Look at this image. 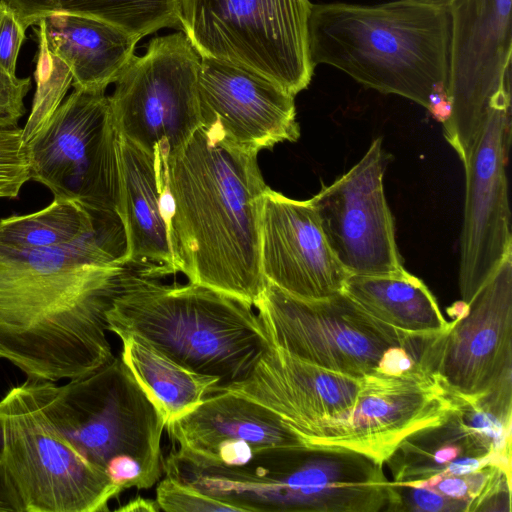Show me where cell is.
Returning <instances> with one entry per match:
<instances>
[{
	"mask_svg": "<svg viewBox=\"0 0 512 512\" xmlns=\"http://www.w3.org/2000/svg\"><path fill=\"white\" fill-rule=\"evenodd\" d=\"M120 219L71 245L25 249L0 243V358L27 377L57 382L115 357L107 312L140 269L123 263Z\"/></svg>",
	"mask_w": 512,
	"mask_h": 512,
	"instance_id": "1",
	"label": "cell"
},
{
	"mask_svg": "<svg viewBox=\"0 0 512 512\" xmlns=\"http://www.w3.org/2000/svg\"><path fill=\"white\" fill-rule=\"evenodd\" d=\"M257 155L200 126L165 158L168 231L177 273L252 306L266 284L260 219L268 186Z\"/></svg>",
	"mask_w": 512,
	"mask_h": 512,
	"instance_id": "2",
	"label": "cell"
},
{
	"mask_svg": "<svg viewBox=\"0 0 512 512\" xmlns=\"http://www.w3.org/2000/svg\"><path fill=\"white\" fill-rule=\"evenodd\" d=\"M308 34L314 67L333 66L427 110L447 94L450 7L411 0L313 4Z\"/></svg>",
	"mask_w": 512,
	"mask_h": 512,
	"instance_id": "3",
	"label": "cell"
},
{
	"mask_svg": "<svg viewBox=\"0 0 512 512\" xmlns=\"http://www.w3.org/2000/svg\"><path fill=\"white\" fill-rule=\"evenodd\" d=\"M106 318L108 331L119 338L136 336L181 366L217 378L212 392L245 378L272 346L248 302L200 284H164L144 273L129 279Z\"/></svg>",
	"mask_w": 512,
	"mask_h": 512,
	"instance_id": "4",
	"label": "cell"
},
{
	"mask_svg": "<svg viewBox=\"0 0 512 512\" xmlns=\"http://www.w3.org/2000/svg\"><path fill=\"white\" fill-rule=\"evenodd\" d=\"M189 484L237 512L387 511L383 464L346 448H266L239 466L194 464Z\"/></svg>",
	"mask_w": 512,
	"mask_h": 512,
	"instance_id": "5",
	"label": "cell"
},
{
	"mask_svg": "<svg viewBox=\"0 0 512 512\" xmlns=\"http://www.w3.org/2000/svg\"><path fill=\"white\" fill-rule=\"evenodd\" d=\"M24 383L53 425L121 492L160 479L165 419L120 357L61 386L29 377Z\"/></svg>",
	"mask_w": 512,
	"mask_h": 512,
	"instance_id": "6",
	"label": "cell"
},
{
	"mask_svg": "<svg viewBox=\"0 0 512 512\" xmlns=\"http://www.w3.org/2000/svg\"><path fill=\"white\" fill-rule=\"evenodd\" d=\"M254 307L272 345L321 368L355 378L430 374L428 356L438 333L396 329L343 291L306 300L266 281Z\"/></svg>",
	"mask_w": 512,
	"mask_h": 512,
	"instance_id": "7",
	"label": "cell"
},
{
	"mask_svg": "<svg viewBox=\"0 0 512 512\" xmlns=\"http://www.w3.org/2000/svg\"><path fill=\"white\" fill-rule=\"evenodd\" d=\"M309 0H180L182 31L201 57L254 71L295 96L314 66Z\"/></svg>",
	"mask_w": 512,
	"mask_h": 512,
	"instance_id": "8",
	"label": "cell"
},
{
	"mask_svg": "<svg viewBox=\"0 0 512 512\" xmlns=\"http://www.w3.org/2000/svg\"><path fill=\"white\" fill-rule=\"evenodd\" d=\"M2 463L24 512H103L121 491L53 425L23 382L0 400Z\"/></svg>",
	"mask_w": 512,
	"mask_h": 512,
	"instance_id": "9",
	"label": "cell"
},
{
	"mask_svg": "<svg viewBox=\"0 0 512 512\" xmlns=\"http://www.w3.org/2000/svg\"><path fill=\"white\" fill-rule=\"evenodd\" d=\"M118 141L105 91L74 89L24 145L30 180L54 199L118 217Z\"/></svg>",
	"mask_w": 512,
	"mask_h": 512,
	"instance_id": "10",
	"label": "cell"
},
{
	"mask_svg": "<svg viewBox=\"0 0 512 512\" xmlns=\"http://www.w3.org/2000/svg\"><path fill=\"white\" fill-rule=\"evenodd\" d=\"M201 56L183 31L152 38L134 55L109 96L120 137L169 157L201 126L198 72Z\"/></svg>",
	"mask_w": 512,
	"mask_h": 512,
	"instance_id": "11",
	"label": "cell"
},
{
	"mask_svg": "<svg viewBox=\"0 0 512 512\" xmlns=\"http://www.w3.org/2000/svg\"><path fill=\"white\" fill-rule=\"evenodd\" d=\"M511 8L512 0H455L450 6V113L442 126L462 163L492 99L511 85Z\"/></svg>",
	"mask_w": 512,
	"mask_h": 512,
	"instance_id": "12",
	"label": "cell"
},
{
	"mask_svg": "<svg viewBox=\"0 0 512 512\" xmlns=\"http://www.w3.org/2000/svg\"><path fill=\"white\" fill-rule=\"evenodd\" d=\"M511 144V85L492 99L463 162L466 178L460 237L459 290L469 304L512 255L507 164Z\"/></svg>",
	"mask_w": 512,
	"mask_h": 512,
	"instance_id": "13",
	"label": "cell"
},
{
	"mask_svg": "<svg viewBox=\"0 0 512 512\" xmlns=\"http://www.w3.org/2000/svg\"><path fill=\"white\" fill-rule=\"evenodd\" d=\"M453 308L434 346L433 375L465 401L512 395V255L469 304Z\"/></svg>",
	"mask_w": 512,
	"mask_h": 512,
	"instance_id": "14",
	"label": "cell"
},
{
	"mask_svg": "<svg viewBox=\"0 0 512 512\" xmlns=\"http://www.w3.org/2000/svg\"><path fill=\"white\" fill-rule=\"evenodd\" d=\"M387 159L382 138H376L352 168L310 199L332 251L349 275L404 270L384 191Z\"/></svg>",
	"mask_w": 512,
	"mask_h": 512,
	"instance_id": "15",
	"label": "cell"
},
{
	"mask_svg": "<svg viewBox=\"0 0 512 512\" xmlns=\"http://www.w3.org/2000/svg\"><path fill=\"white\" fill-rule=\"evenodd\" d=\"M462 399L431 374L367 376L353 409L309 443L346 448L381 464L409 434L444 420Z\"/></svg>",
	"mask_w": 512,
	"mask_h": 512,
	"instance_id": "16",
	"label": "cell"
},
{
	"mask_svg": "<svg viewBox=\"0 0 512 512\" xmlns=\"http://www.w3.org/2000/svg\"><path fill=\"white\" fill-rule=\"evenodd\" d=\"M197 90L201 126L238 148L258 154L300 137L295 96L254 71L201 57Z\"/></svg>",
	"mask_w": 512,
	"mask_h": 512,
	"instance_id": "17",
	"label": "cell"
},
{
	"mask_svg": "<svg viewBox=\"0 0 512 512\" xmlns=\"http://www.w3.org/2000/svg\"><path fill=\"white\" fill-rule=\"evenodd\" d=\"M260 265L266 281L306 300L342 292L349 277L311 200H295L269 186L261 207Z\"/></svg>",
	"mask_w": 512,
	"mask_h": 512,
	"instance_id": "18",
	"label": "cell"
},
{
	"mask_svg": "<svg viewBox=\"0 0 512 512\" xmlns=\"http://www.w3.org/2000/svg\"><path fill=\"white\" fill-rule=\"evenodd\" d=\"M362 385L363 378L321 368L272 345L245 378L212 393L229 391L262 404L309 444L323 428L345 419Z\"/></svg>",
	"mask_w": 512,
	"mask_h": 512,
	"instance_id": "19",
	"label": "cell"
},
{
	"mask_svg": "<svg viewBox=\"0 0 512 512\" xmlns=\"http://www.w3.org/2000/svg\"><path fill=\"white\" fill-rule=\"evenodd\" d=\"M165 427L178 453L222 466L242 465L262 449L307 444L275 412L229 391L210 394Z\"/></svg>",
	"mask_w": 512,
	"mask_h": 512,
	"instance_id": "20",
	"label": "cell"
},
{
	"mask_svg": "<svg viewBox=\"0 0 512 512\" xmlns=\"http://www.w3.org/2000/svg\"><path fill=\"white\" fill-rule=\"evenodd\" d=\"M117 214L125 234L123 263L164 278L177 273L165 213V157L119 136Z\"/></svg>",
	"mask_w": 512,
	"mask_h": 512,
	"instance_id": "21",
	"label": "cell"
},
{
	"mask_svg": "<svg viewBox=\"0 0 512 512\" xmlns=\"http://www.w3.org/2000/svg\"><path fill=\"white\" fill-rule=\"evenodd\" d=\"M34 27L37 40L69 68L74 89L106 91L139 41L117 26L78 15H52Z\"/></svg>",
	"mask_w": 512,
	"mask_h": 512,
	"instance_id": "22",
	"label": "cell"
},
{
	"mask_svg": "<svg viewBox=\"0 0 512 512\" xmlns=\"http://www.w3.org/2000/svg\"><path fill=\"white\" fill-rule=\"evenodd\" d=\"M384 464L394 482L414 484L436 475H464L491 465L511 471V456L489 449L463 423L456 408L441 422L406 436Z\"/></svg>",
	"mask_w": 512,
	"mask_h": 512,
	"instance_id": "23",
	"label": "cell"
},
{
	"mask_svg": "<svg viewBox=\"0 0 512 512\" xmlns=\"http://www.w3.org/2000/svg\"><path fill=\"white\" fill-rule=\"evenodd\" d=\"M343 292L370 315L399 330L435 334L450 326L427 286L405 269L385 275H349Z\"/></svg>",
	"mask_w": 512,
	"mask_h": 512,
	"instance_id": "24",
	"label": "cell"
},
{
	"mask_svg": "<svg viewBox=\"0 0 512 512\" xmlns=\"http://www.w3.org/2000/svg\"><path fill=\"white\" fill-rule=\"evenodd\" d=\"M27 30L56 14L90 17L119 27L137 39L163 28L182 31L180 0H0Z\"/></svg>",
	"mask_w": 512,
	"mask_h": 512,
	"instance_id": "25",
	"label": "cell"
},
{
	"mask_svg": "<svg viewBox=\"0 0 512 512\" xmlns=\"http://www.w3.org/2000/svg\"><path fill=\"white\" fill-rule=\"evenodd\" d=\"M120 339V358L160 410L166 425L193 410L219 383L215 377L181 366L136 336Z\"/></svg>",
	"mask_w": 512,
	"mask_h": 512,
	"instance_id": "26",
	"label": "cell"
},
{
	"mask_svg": "<svg viewBox=\"0 0 512 512\" xmlns=\"http://www.w3.org/2000/svg\"><path fill=\"white\" fill-rule=\"evenodd\" d=\"M77 202L54 199L45 208L0 219V243L25 249H50L86 238L108 220Z\"/></svg>",
	"mask_w": 512,
	"mask_h": 512,
	"instance_id": "27",
	"label": "cell"
},
{
	"mask_svg": "<svg viewBox=\"0 0 512 512\" xmlns=\"http://www.w3.org/2000/svg\"><path fill=\"white\" fill-rule=\"evenodd\" d=\"M36 91L30 115L22 128L24 145L41 129L65 99L72 86L69 68L38 41L35 70Z\"/></svg>",
	"mask_w": 512,
	"mask_h": 512,
	"instance_id": "28",
	"label": "cell"
},
{
	"mask_svg": "<svg viewBox=\"0 0 512 512\" xmlns=\"http://www.w3.org/2000/svg\"><path fill=\"white\" fill-rule=\"evenodd\" d=\"M29 180L22 128L0 129V198H16Z\"/></svg>",
	"mask_w": 512,
	"mask_h": 512,
	"instance_id": "29",
	"label": "cell"
},
{
	"mask_svg": "<svg viewBox=\"0 0 512 512\" xmlns=\"http://www.w3.org/2000/svg\"><path fill=\"white\" fill-rule=\"evenodd\" d=\"M156 501L167 512H237L234 507L167 475L157 485Z\"/></svg>",
	"mask_w": 512,
	"mask_h": 512,
	"instance_id": "30",
	"label": "cell"
},
{
	"mask_svg": "<svg viewBox=\"0 0 512 512\" xmlns=\"http://www.w3.org/2000/svg\"><path fill=\"white\" fill-rule=\"evenodd\" d=\"M387 511L468 512L467 504L447 498L438 492L415 484L390 482Z\"/></svg>",
	"mask_w": 512,
	"mask_h": 512,
	"instance_id": "31",
	"label": "cell"
},
{
	"mask_svg": "<svg viewBox=\"0 0 512 512\" xmlns=\"http://www.w3.org/2000/svg\"><path fill=\"white\" fill-rule=\"evenodd\" d=\"M25 39V27L15 12L0 1V70L9 76H17V60Z\"/></svg>",
	"mask_w": 512,
	"mask_h": 512,
	"instance_id": "32",
	"label": "cell"
},
{
	"mask_svg": "<svg viewBox=\"0 0 512 512\" xmlns=\"http://www.w3.org/2000/svg\"><path fill=\"white\" fill-rule=\"evenodd\" d=\"M30 88V77H12L0 70V129L18 127L26 113L24 99Z\"/></svg>",
	"mask_w": 512,
	"mask_h": 512,
	"instance_id": "33",
	"label": "cell"
},
{
	"mask_svg": "<svg viewBox=\"0 0 512 512\" xmlns=\"http://www.w3.org/2000/svg\"><path fill=\"white\" fill-rule=\"evenodd\" d=\"M0 512H24L23 502L0 459Z\"/></svg>",
	"mask_w": 512,
	"mask_h": 512,
	"instance_id": "34",
	"label": "cell"
},
{
	"mask_svg": "<svg viewBox=\"0 0 512 512\" xmlns=\"http://www.w3.org/2000/svg\"><path fill=\"white\" fill-rule=\"evenodd\" d=\"M159 510L161 509L156 500L143 497L134 498L127 502L124 506L116 509V511L123 512H157Z\"/></svg>",
	"mask_w": 512,
	"mask_h": 512,
	"instance_id": "35",
	"label": "cell"
},
{
	"mask_svg": "<svg viewBox=\"0 0 512 512\" xmlns=\"http://www.w3.org/2000/svg\"><path fill=\"white\" fill-rule=\"evenodd\" d=\"M411 1H417V2H423L427 4H432L436 6H442V7H450L455 0H411Z\"/></svg>",
	"mask_w": 512,
	"mask_h": 512,
	"instance_id": "36",
	"label": "cell"
},
{
	"mask_svg": "<svg viewBox=\"0 0 512 512\" xmlns=\"http://www.w3.org/2000/svg\"><path fill=\"white\" fill-rule=\"evenodd\" d=\"M3 446H4L3 426H2V420L0 417V459L2 458Z\"/></svg>",
	"mask_w": 512,
	"mask_h": 512,
	"instance_id": "37",
	"label": "cell"
}]
</instances>
